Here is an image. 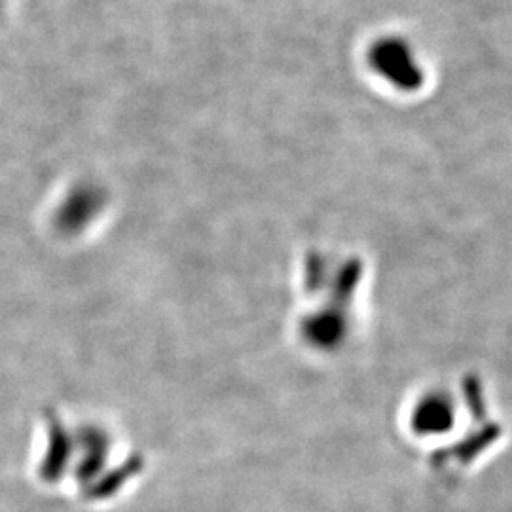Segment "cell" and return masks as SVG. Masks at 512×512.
Segmentation results:
<instances>
[{
    "label": "cell",
    "mask_w": 512,
    "mask_h": 512,
    "mask_svg": "<svg viewBox=\"0 0 512 512\" xmlns=\"http://www.w3.org/2000/svg\"><path fill=\"white\" fill-rule=\"evenodd\" d=\"M366 59L374 73L380 74L399 90H418L423 82V71L414 54V48L403 37L387 35L378 38L370 44Z\"/></svg>",
    "instance_id": "cell-1"
}]
</instances>
